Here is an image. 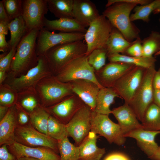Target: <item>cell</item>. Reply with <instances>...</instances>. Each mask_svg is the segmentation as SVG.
I'll list each match as a JSON object with an SVG mask.
<instances>
[{
    "mask_svg": "<svg viewBox=\"0 0 160 160\" xmlns=\"http://www.w3.org/2000/svg\"><path fill=\"white\" fill-rule=\"evenodd\" d=\"M40 30L35 28L28 31L21 39L17 47L7 78L24 75L37 64L36 41Z\"/></svg>",
    "mask_w": 160,
    "mask_h": 160,
    "instance_id": "cell-1",
    "label": "cell"
},
{
    "mask_svg": "<svg viewBox=\"0 0 160 160\" xmlns=\"http://www.w3.org/2000/svg\"><path fill=\"white\" fill-rule=\"evenodd\" d=\"M137 5L129 3L117 2L106 7L102 13L112 25L130 42L140 37V30L130 20V13Z\"/></svg>",
    "mask_w": 160,
    "mask_h": 160,
    "instance_id": "cell-2",
    "label": "cell"
},
{
    "mask_svg": "<svg viewBox=\"0 0 160 160\" xmlns=\"http://www.w3.org/2000/svg\"><path fill=\"white\" fill-rule=\"evenodd\" d=\"M87 50L86 44L81 40L54 46L43 55L50 71L55 75L72 61L85 55Z\"/></svg>",
    "mask_w": 160,
    "mask_h": 160,
    "instance_id": "cell-3",
    "label": "cell"
},
{
    "mask_svg": "<svg viewBox=\"0 0 160 160\" xmlns=\"http://www.w3.org/2000/svg\"><path fill=\"white\" fill-rule=\"evenodd\" d=\"M36 89L41 105L44 108L54 105L74 94L70 82H61L53 74L42 79L37 84Z\"/></svg>",
    "mask_w": 160,
    "mask_h": 160,
    "instance_id": "cell-4",
    "label": "cell"
},
{
    "mask_svg": "<svg viewBox=\"0 0 160 160\" xmlns=\"http://www.w3.org/2000/svg\"><path fill=\"white\" fill-rule=\"evenodd\" d=\"M156 71L155 65L146 68L141 83L128 104L141 122L146 111L153 103V80Z\"/></svg>",
    "mask_w": 160,
    "mask_h": 160,
    "instance_id": "cell-5",
    "label": "cell"
},
{
    "mask_svg": "<svg viewBox=\"0 0 160 160\" xmlns=\"http://www.w3.org/2000/svg\"><path fill=\"white\" fill-rule=\"evenodd\" d=\"M51 74H52L49 68L44 56L41 55L38 56L37 64L25 74L17 77L7 78L4 83L9 85L18 93L36 88L42 79Z\"/></svg>",
    "mask_w": 160,
    "mask_h": 160,
    "instance_id": "cell-6",
    "label": "cell"
},
{
    "mask_svg": "<svg viewBox=\"0 0 160 160\" xmlns=\"http://www.w3.org/2000/svg\"><path fill=\"white\" fill-rule=\"evenodd\" d=\"M54 75L59 80L64 83L84 79L95 83L100 88L103 87L97 81L95 70L89 63L87 56L85 55L72 61Z\"/></svg>",
    "mask_w": 160,
    "mask_h": 160,
    "instance_id": "cell-7",
    "label": "cell"
},
{
    "mask_svg": "<svg viewBox=\"0 0 160 160\" xmlns=\"http://www.w3.org/2000/svg\"><path fill=\"white\" fill-rule=\"evenodd\" d=\"M113 26L103 15H100L90 24L84 34L87 56L95 49L106 48Z\"/></svg>",
    "mask_w": 160,
    "mask_h": 160,
    "instance_id": "cell-8",
    "label": "cell"
},
{
    "mask_svg": "<svg viewBox=\"0 0 160 160\" xmlns=\"http://www.w3.org/2000/svg\"><path fill=\"white\" fill-rule=\"evenodd\" d=\"M15 141L31 147H44L59 152L58 141L35 129L30 122L24 125L17 124L15 132Z\"/></svg>",
    "mask_w": 160,
    "mask_h": 160,
    "instance_id": "cell-9",
    "label": "cell"
},
{
    "mask_svg": "<svg viewBox=\"0 0 160 160\" xmlns=\"http://www.w3.org/2000/svg\"><path fill=\"white\" fill-rule=\"evenodd\" d=\"M91 131L104 137L110 144L121 145L126 141V137L118 124L113 122L108 115L95 111L92 113Z\"/></svg>",
    "mask_w": 160,
    "mask_h": 160,
    "instance_id": "cell-10",
    "label": "cell"
},
{
    "mask_svg": "<svg viewBox=\"0 0 160 160\" xmlns=\"http://www.w3.org/2000/svg\"><path fill=\"white\" fill-rule=\"evenodd\" d=\"M93 111L85 104L66 124L68 137L73 138L76 146L79 145L91 131Z\"/></svg>",
    "mask_w": 160,
    "mask_h": 160,
    "instance_id": "cell-11",
    "label": "cell"
},
{
    "mask_svg": "<svg viewBox=\"0 0 160 160\" xmlns=\"http://www.w3.org/2000/svg\"><path fill=\"white\" fill-rule=\"evenodd\" d=\"M84 33L79 32L56 33L44 27L39 31L36 41V51L38 56L43 55L49 48L61 44L82 40Z\"/></svg>",
    "mask_w": 160,
    "mask_h": 160,
    "instance_id": "cell-12",
    "label": "cell"
},
{
    "mask_svg": "<svg viewBox=\"0 0 160 160\" xmlns=\"http://www.w3.org/2000/svg\"><path fill=\"white\" fill-rule=\"evenodd\" d=\"M146 68L135 66L125 74L112 88L124 103L128 104L140 84Z\"/></svg>",
    "mask_w": 160,
    "mask_h": 160,
    "instance_id": "cell-13",
    "label": "cell"
},
{
    "mask_svg": "<svg viewBox=\"0 0 160 160\" xmlns=\"http://www.w3.org/2000/svg\"><path fill=\"white\" fill-rule=\"evenodd\" d=\"M49 10L47 0H23L21 16L27 31L44 27L45 15Z\"/></svg>",
    "mask_w": 160,
    "mask_h": 160,
    "instance_id": "cell-14",
    "label": "cell"
},
{
    "mask_svg": "<svg viewBox=\"0 0 160 160\" xmlns=\"http://www.w3.org/2000/svg\"><path fill=\"white\" fill-rule=\"evenodd\" d=\"M85 104L82 100L74 94L54 105L45 108L50 115L66 124Z\"/></svg>",
    "mask_w": 160,
    "mask_h": 160,
    "instance_id": "cell-15",
    "label": "cell"
},
{
    "mask_svg": "<svg viewBox=\"0 0 160 160\" xmlns=\"http://www.w3.org/2000/svg\"><path fill=\"white\" fill-rule=\"evenodd\" d=\"M135 65L121 62H109L98 71H95L96 78L104 87H112L115 83Z\"/></svg>",
    "mask_w": 160,
    "mask_h": 160,
    "instance_id": "cell-16",
    "label": "cell"
},
{
    "mask_svg": "<svg viewBox=\"0 0 160 160\" xmlns=\"http://www.w3.org/2000/svg\"><path fill=\"white\" fill-rule=\"evenodd\" d=\"M9 151L16 158L26 157L39 160H60V157L52 149L46 147H31L16 142L7 145Z\"/></svg>",
    "mask_w": 160,
    "mask_h": 160,
    "instance_id": "cell-17",
    "label": "cell"
},
{
    "mask_svg": "<svg viewBox=\"0 0 160 160\" xmlns=\"http://www.w3.org/2000/svg\"><path fill=\"white\" fill-rule=\"evenodd\" d=\"M70 83L73 92L94 111L97 96L100 88L99 86L92 81L84 79H77Z\"/></svg>",
    "mask_w": 160,
    "mask_h": 160,
    "instance_id": "cell-18",
    "label": "cell"
},
{
    "mask_svg": "<svg viewBox=\"0 0 160 160\" xmlns=\"http://www.w3.org/2000/svg\"><path fill=\"white\" fill-rule=\"evenodd\" d=\"M73 18L85 28L100 15L95 4L89 0H74Z\"/></svg>",
    "mask_w": 160,
    "mask_h": 160,
    "instance_id": "cell-19",
    "label": "cell"
},
{
    "mask_svg": "<svg viewBox=\"0 0 160 160\" xmlns=\"http://www.w3.org/2000/svg\"><path fill=\"white\" fill-rule=\"evenodd\" d=\"M111 113L117 120L124 136L134 130L143 129L135 113L128 104L124 103L113 108Z\"/></svg>",
    "mask_w": 160,
    "mask_h": 160,
    "instance_id": "cell-20",
    "label": "cell"
},
{
    "mask_svg": "<svg viewBox=\"0 0 160 160\" xmlns=\"http://www.w3.org/2000/svg\"><path fill=\"white\" fill-rule=\"evenodd\" d=\"M160 133V131H151L139 129L132 131L124 136L135 139L138 146L149 158L159 147L155 138Z\"/></svg>",
    "mask_w": 160,
    "mask_h": 160,
    "instance_id": "cell-21",
    "label": "cell"
},
{
    "mask_svg": "<svg viewBox=\"0 0 160 160\" xmlns=\"http://www.w3.org/2000/svg\"><path fill=\"white\" fill-rule=\"evenodd\" d=\"M18 124L15 105L9 108L5 116L0 121V145H8L15 141V132Z\"/></svg>",
    "mask_w": 160,
    "mask_h": 160,
    "instance_id": "cell-22",
    "label": "cell"
},
{
    "mask_svg": "<svg viewBox=\"0 0 160 160\" xmlns=\"http://www.w3.org/2000/svg\"><path fill=\"white\" fill-rule=\"evenodd\" d=\"M98 135L90 131L79 146V160H100L105 153V148L97 145Z\"/></svg>",
    "mask_w": 160,
    "mask_h": 160,
    "instance_id": "cell-23",
    "label": "cell"
},
{
    "mask_svg": "<svg viewBox=\"0 0 160 160\" xmlns=\"http://www.w3.org/2000/svg\"><path fill=\"white\" fill-rule=\"evenodd\" d=\"M44 27L49 31H58L61 32L85 33L87 29L73 18H61L49 20L45 17Z\"/></svg>",
    "mask_w": 160,
    "mask_h": 160,
    "instance_id": "cell-24",
    "label": "cell"
},
{
    "mask_svg": "<svg viewBox=\"0 0 160 160\" xmlns=\"http://www.w3.org/2000/svg\"><path fill=\"white\" fill-rule=\"evenodd\" d=\"M116 97H120L112 87H103L98 93L95 111L99 114L109 115L111 113L110 105L114 103Z\"/></svg>",
    "mask_w": 160,
    "mask_h": 160,
    "instance_id": "cell-25",
    "label": "cell"
},
{
    "mask_svg": "<svg viewBox=\"0 0 160 160\" xmlns=\"http://www.w3.org/2000/svg\"><path fill=\"white\" fill-rule=\"evenodd\" d=\"M133 41H128L119 30L113 26L106 46L107 57L113 54H123Z\"/></svg>",
    "mask_w": 160,
    "mask_h": 160,
    "instance_id": "cell-26",
    "label": "cell"
},
{
    "mask_svg": "<svg viewBox=\"0 0 160 160\" xmlns=\"http://www.w3.org/2000/svg\"><path fill=\"white\" fill-rule=\"evenodd\" d=\"M16 103L29 113L41 105L39 97L36 88L31 89L18 93Z\"/></svg>",
    "mask_w": 160,
    "mask_h": 160,
    "instance_id": "cell-27",
    "label": "cell"
},
{
    "mask_svg": "<svg viewBox=\"0 0 160 160\" xmlns=\"http://www.w3.org/2000/svg\"><path fill=\"white\" fill-rule=\"evenodd\" d=\"M110 62H121L147 68L154 65L156 60L154 57H136L120 54L109 55L107 57Z\"/></svg>",
    "mask_w": 160,
    "mask_h": 160,
    "instance_id": "cell-28",
    "label": "cell"
},
{
    "mask_svg": "<svg viewBox=\"0 0 160 160\" xmlns=\"http://www.w3.org/2000/svg\"><path fill=\"white\" fill-rule=\"evenodd\" d=\"M49 10L58 19L73 18L74 0H47Z\"/></svg>",
    "mask_w": 160,
    "mask_h": 160,
    "instance_id": "cell-29",
    "label": "cell"
},
{
    "mask_svg": "<svg viewBox=\"0 0 160 160\" xmlns=\"http://www.w3.org/2000/svg\"><path fill=\"white\" fill-rule=\"evenodd\" d=\"M8 26L10 33V39L8 42L10 50L12 47L17 46L27 29L21 15L11 20Z\"/></svg>",
    "mask_w": 160,
    "mask_h": 160,
    "instance_id": "cell-30",
    "label": "cell"
},
{
    "mask_svg": "<svg viewBox=\"0 0 160 160\" xmlns=\"http://www.w3.org/2000/svg\"><path fill=\"white\" fill-rule=\"evenodd\" d=\"M141 124L143 129L151 131L160 130V107L154 103L148 107Z\"/></svg>",
    "mask_w": 160,
    "mask_h": 160,
    "instance_id": "cell-31",
    "label": "cell"
},
{
    "mask_svg": "<svg viewBox=\"0 0 160 160\" xmlns=\"http://www.w3.org/2000/svg\"><path fill=\"white\" fill-rule=\"evenodd\" d=\"M30 123L40 132L47 135V129L50 114L46 108L40 106L29 113Z\"/></svg>",
    "mask_w": 160,
    "mask_h": 160,
    "instance_id": "cell-32",
    "label": "cell"
},
{
    "mask_svg": "<svg viewBox=\"0 0 160 160\" xmlns=\"http://www.w3.org/2000/svg\"><path fill=\"white\" fill-rule=\"evenodd\" d=\"M60 160H79V147L71 143L68 137L58 141Z\"/></svg>",
    "mask_w": 160,
    "mask_h": 160,
    "instance_id": "cell-33",
    "label": "cell"
},
{
    "mask_svg": "<svg viewBox=\"0 0 160 160\" xmlns=\"http://www.w3.org/2000/svg\"><path fill=\"white\" fill-rule=\"evenodd\" d=\"M143 56L151 57L160 50V33L153 31L149 35L142 40Z\"/></svg>",
    "mask_w": 160,
    "mask_h": 160,
    "instance_id": "cell-34",
    "label": "cell"
},
{
    "mask_svg": "<svg viewBox=\"0 0 160 160\" xmlns=\"http://www.w3.org/2000/svg\"><path fill=\"white\" fill-rule=\"evenodd\" d=\"M160 3V0H155L146 5H137L133 9L134 13L130 15L131 21L133 22L136 20H141L148 23L150 21L151 14L153 13Z\"/></svg>",
    "mask_w": 160,
    "mask_h": 160,
    "instance_id": "cell-35",
    "label": "cell"
},
{
    "mask_svg": "<svg viewBox=\"0 0 160 160\" xmlns=\"http://www.w3.org/2000/svg\"><path fill=\"white\" fill-rule=\"evenodd\" d=\"M47 135L57 141L68 137L66 124L50 115L48 121Z\"/></svg>",
    "mask_w": 160,
    "mask_h": 160,
    "instance_id": "cell-36",
    "label": "cell"
},
{
    "mask_svg": "<svg viewBox=\"0 0 160 160\" xmlns=\"http://www.w3.org/2000/svg\"><path fill=\"white\" fill-rule=\"evenodd\" d=\"M107 51L106 48L94 49L87 56L88 61L95 71H98L105 65Z\"/></svg>",
    "mask_w": 160,
    "mask_h": 160,
    "instance_id": "cell-37",
    "label": "cell"
},
{
    "mask_svg": "<svg viewBox=\"0 0 160 160\" xmlns=\"http://www.w3.org/2000/svg\"><path fill=\"white\" fill-rule=\"evenodd\" d=\"M17 93L9 85H0V105L10 108L17 103Z\"/></svg>",
    "mask_w": 160,
    "mask_h": 160,
    "instance_id": "cell-38",
    "label": "cell"
},
{
    "mask_svg": "<svg viewBox=\"0 0 160 160\" xmlns=\"http://www.w3.org/2000/svg\"><path fill=\"white\" fill-rule=\"evenodd\" d=\"M1 1L11 21L21 15L22 0H3Z\"/></svg>",
    "mask_w": 160,
    "mask_h": 160,
    "instance_id": "cell-39",
    "label": "cell"
},
{
    "mask_svg": "<svg viewBox=\"0 0 160 160\" xmlns=\"http://www.w3.org/2000/svg\"><path fill=\"white\" fill-rule=\"evenodd\" d=\"M17 47H12L6 54L0 55V70L5 71L7 73L9 71L16 52Z\"/></svg>",
    "mask_w": 160,
    "mask_h": 160,
    "instance_id": "cell-40",
    "label": "cell"
},
{
    "mask_svg": "<svg viewBox=\"0 0 160 160\" xmlns=\"http://www.w3.org/2000/svg\"><path fill=\"white\" fill-rule=\"evenodd\" d=\"M123 55L136 57H142L143 49L140 37L134 40Z\"/></svg>",
    "mask_w": 160,
    "mask_h": 160,
    "instance_id": "cell-41",
    "label": "cell"
},
{
    "mask_svg": "<svg viewBox=\"0 0 160 160\" xmlns=\"http://www.w3.org/2000/svg\"><path fill=\"white\" fill-rule=\"evenodd\" d=\"M15 106L17 110L18 124L20 125H24L29 123V113L18 104L16 103Z\"/></svg>",
    "mask_w": 160,
    "mask_h": 160,
    "instance_id": "cell-42",
    "label": "cell"
},
{
    "mask_svg": "<svg viewBox=\"0 0 160 160\" xmlns=\"http://www.w3.org/2000/svg\"><path fill=\"white\" fill-rule=\"evenodd\" d=\"M15 157L9 151L7 145L4 144L0 148V160H16Z\"/></svg>",
    "mask_w": 160,
    "mask_h": 160,
    "instance_id": "cell-43",
    "label": "cell"
},
{
    "mask_svg": "<svg viewBox=\"0 0 160 160\" xmlns=\"http://www.w3.org/2000/svg\"><path fill=\"white\" fill-rule=\"evenodd\" d=\"M153 0H108L105 5V7H108L115 2H124L135 4L141 5L147 4Z\"/></svg>",
    "mask_w": 160,
    "mask_h": 160,
    "instance_id": "cell-44",
    "label": "cell"
},
{
    "mask_svg": "<svg viewBox=\"0 0 160 160\" xmlns=\"http://www.w3.org/2000/svg\"><path fill=\"white\" fill-rule=\"evenodd\" d=\"M104 160H129L125 155L121 153H114L107 156Z\"/></svg>",
    "mask_w": 160,
    "mask_h": 160,
    "instance_id": "cell-45",
    "label": "cell"
},
{
    "mask_svg": "<svg viewBox=\"0 0 160 160\" xmlns=\"http://www.w3.org/2000/svg\"><path fill=\"white\" fill-rule=\"evenodd\" d=\"M11 20L5 11L2 1H0V22L9 23Z\"/></svg>",
    "mask_w": 160,
    "mask_h": 160,
    "instance_id": "cell-46",
    "label": "cell"
},
{
    "mask_svg": "<svg viewBox=\"0 0 160 160\" xmlns=\"http://www.w3.org/2000/svg\"><path fill=\"white\" fill-rule=\"evenodd\" d=\"M153 85L154 89L160 90V67L156 71L153 80Z\"/></svg>",
    "mask_w": 160,
    "mask_h": 160,
    "instance_id": "cell-47",
    "label": "cell"
},
{
    "mask_svg": "<svg viewBox=\"0 0 160 160\" xmlns=\"http://www.w3.org/2000/svg\"><path fill=\"white\" fill-rule=\"evenodd\" d=\"M9 50V44L5 39V35L0 34V51L3 52H7Z\"/></svg>",
    "mask_w": 160,
    "mask_h": 160,
    "instance_id": "cell-48",
    "label": "cell"
},
{
    "mask_svg": "<svg viewBox=\"0 0 160 160\" xmlns=\"http://www.w3.org/2000/svg\"><path fill=\"white\" fill-rule=\"evenodd\" d=\"M8 23L6 22H0V34L7 35L9 30Z\"/></svg>",
    "mask_w": 160,
    "mask_h": 160,
    "instance_id": "cell-49",
    "label": "cell"
},
{
    "mask_svg": "<svg viewBox=\"0 0 160 160\" xmlns=\"http://www.w3.org/2000/svg\"><path fill=\"white\" fill-rule=\"evenodd\" d=\"M153 103L160 107V90H154Z\"/></svg>",
    "mask_w": 160,
    "mask_h": 160,
    "instance_id": "cell-50",
    "label": "cell"
},
{
    "mask_svg": "<svg viewBox=\"0 0 160 160\" xmlns=\"http://www.w3.org/2000/svg\"><path fill=\"white\" fill-rule=\"evenodd\" d=\"M9 108L0 105V121L7 114Z\"/></svg>",
    "mask_w": 160,
    "mask_h": 160,
    "instance_id": "cell-51",
    "label": "cell"
},
{
    "mask_svg": "<svg viewBox=\"0 0 160 160\" xmlns=\"http://www.w3.org/2000/svg\"><path fill=\"white\" fill-rule=\"evenodd\" d=\"M149 158L152 160H160V146Z\"/></svg>",
    "mask_w": 160,
    "mask_h": 160,
    "instance_id": "cell-52",
    "label": "cell"
},
{
    "mask_svg": "<svg viewBox=\"0 0 160 160\" xmlns=\"http://www.w3.org/2000/svg\"><path fill=\"white\" fill-rule=\"evenodd\" d=\"M8 76V73L6 71L0 70V85L4 83Z\"/></svg>",
    "mask_w": 160,
    "mask_h": 160,
    "instance_id": "cell-53",
    "label": "cell"
},
{
    "mask_svg": "<svg viewBox=\"0 0 160 160\" xmlns=\"http://www.w3.org/2000/svg\"><path fill=\"white\" fill-rule=\"evenodd\" d=\"M16 159V160H39L35 158L26 157H20Z\"/></svg>",
    "mask_w": 160,
    "mask_h": 160,
    "instance_id": "cell-54",
    "label": "cell"
},
{
    "mask_svg": "<svg viewBox=\"0 0 160 160\" xmlns=\"http://www.w3.org/2000/svg\"><path fill=\"white\" fill-rule=\"evenodd\" d=\"M160 13V3L157 7L153 11V13L154 14H156Z\"/></svg>",
    "mask_w": 160,
    "mask_h": 160,
    "instance_id": "cell-55",
    "label": "cell"
},
{
    "mask_svg": "<svg viewBox=\"0 0 160 160\" xmlns=\"http://www.w3.org/2000/svg\"><path fill=\"white\" fill-rule=\"evenodd\" d=\"M160 55V50L154 56H157Z\"/></svg>",
    "mask_w": 160,
    "mask_h": 160,
    "instance_id": "cell-56",
    "label": "cell"
},
{
    "mask_svg": "<svg viewBox=\"0 0 160 160\" xmlns=\"http://www.w3.org/2000/svg\"><path fill=\"white\" fill-rule=\"evenodd\" d=\"M159 22L160 23V18L159 19Z\"/></svg>",
    "mask_w": 160,
    "mask_h": 160,
    "instance_id": "cell-57",
    "label": "cell"
},
{
    "mask_svg": "<svg viewBox=\"0 0 160 160\" xmlns=\"http://www.w3.org/2000/svg\"></svg>",
    "mask_w": 160,
    "mask_h": 160,
    "instance_id": "cell-58",
    "label": "cell"
}]
</instances>
